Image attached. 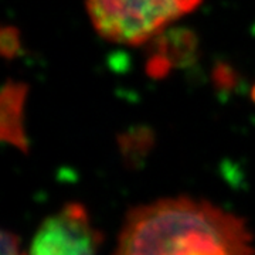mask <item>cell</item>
Masks as SVG:
<instances>
[{"label": "cell", "instance_id": "6da1fadb", "mask_svg": "<svg viewBox=\"0 0 255 255\" xmlns=\"http://www.w3.org/2000/svg\"><path fill=\"white\" fill-rule=\"evenodd\" d=\"M114 255H255V246L241 217L179 196L130 210Z\"/></svg>", "mask_w": 255, "mask_h": 255}, {"label": "cell", "instance_id": "7a4b0ae2", "mask_svg": "<svg viewBox=\"0 0 255 255\" xmlns=\"http://www.w3.org/2000/svg\"><path fill=\"white\" fill-rule=\"evenodd\" d=\"M203 0H85L92 27L102 38L124 46H142Z\"/></svg>", "mask_w": 255, "mask_h": 255}, {"label": "cell", "instance_id": "3957f363", "mask_svg": "<svg viewBox=\"0 0 255 255\" xmlns=\"http://www.w3.org/2000/svg\"><path fill=\"white\" fill-rule=\"evenodd\" d=\"M101 233L80 203H67L48 216L33 237L26 255H97Z\"/></svg>", "mask_w": 255, "mask_h": 255}, {"label": "cell", "instance_id": "277c9868", "mask_svg": "<svg viewBox=\"0 0 255 255\" xmlns=\"http://www.w3.org/2000/svg\"><path fill=\"white\" fill-rule=\"evenodd\" d=\"M152 54L147 61V74L162 78L172 68L190 65L197 54V38L187 28L167 27L152 41Z\"/></svg>", "mask_w": 255, "mask_h": 255}, {"label": "cell", "instance_id": "5b68a950", "mask_svg": "<svg viewBox=\"0 0 255 255\" xmlns=\"http://www.w3.org/2000/svg\"><path fill=\"white\" fill-rule=\"evenodd\" d=\"M28 87L24 82L9 80L0 94V137L7 145L27 153L28 140L24 128V108Z\"/></svg>", "mask_w": 255, "mask_h": 255}, {"label": "cell", "instance_id": "8992f818", "mask_svg": "<svg viewBox=\"0 0 255 255\" xmlns=\"http://www.w3.org/2000/svg\"><path fill=\"white\" fill-rule=\"evenodd\" d=\"M153 135L147 128H137L119 139L121 150L125 159H142L152 147Z\"/></svg>", "mask_w": 255, "mask_h": 255}, {"label": "cell", "instance_id": "52a82bcc", "mask_svg": "<svg viewBox=\"0 0 255 255\" xmlns=\"http://www.w3.org/2000/svg\"><path fill=\"white\" fill-rule=\"evenodd\" d=\"M20 31L13 26H6L0 33V53L4 58H14L20 51Z\"/></svg>", "mask_w": 255, "mask_h": 255}, {"label": "cell", "instance_id": "ba28073f", "mask_svg": "<svg viewBox=\"0 0 255 255\" xmlns=\"http://www.w3.org/2000/svg\"><path fill=\"white\" fill-rule=\"evenodd\" d=\"M1 255H26V253L21 251L20 241L14 233L3 231L1 234Z\"/></svg>", "mask_w": 255, "mask_h": 255}, {"label": "cell", "instance_id": "9c48e42d", "mask_svg": "<svg viewBox=\"0 0 255 255\" xmlns=\"http://www.w3.org/2000/svg\"><path fill=\"white\" fill-rule=\"evenodd\" d=\"M253 98H254L255 101V87H254V90H253Z\"/></svg>", "mask_w": 255, "mask_h": 255}]
</instances>
